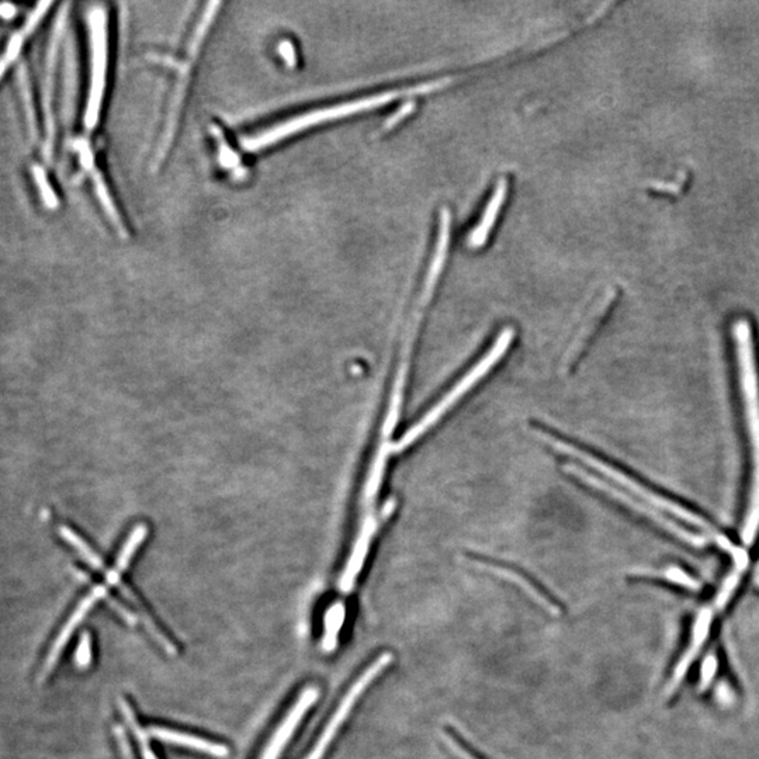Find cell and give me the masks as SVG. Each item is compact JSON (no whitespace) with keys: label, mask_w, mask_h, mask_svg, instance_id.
I'll list each match as a JSON object with an SVG mask.
<instances>
[{"label":"cell","mask_w":759,"mask_h":759,"mask_svg":"<svg viewBox=\"0 0 759 759\" xmlns=\"http://www.w3.org/2000/svg\"><path fill=\"white\" fill-rule=\"evenodd\" d=\"M149 736L154 737L156 740L162 743L173 744V746H184V748H190V750L200 751V753L207 754V755L214 756V758H226L228 756V748L223 744L213 743V741L206 740L201 737L191 736V734L179 733V731L169 730L163 728H149Z\"/></svg>","instance_id":"obj_13"},{"label":"cell","mask_w":759,"mask_h":759,"mask_svg":"<svg viewBox=\"0 0 759 759\" xmlns=\"http://www.w3.org/2000/svg\"><path fill=\"white\" fill-rule=\"evenodd\" d=\"M89 42H91V84L84 127L93 131L101 120L107 79V16L101 6H93L88 13Z\"/></svg>","instance_id":"obj_6"},{"label":"cell","mask_w":759,"mask_h":759,"mask_svg":"<svg viewBox=\"0 0 759 759\" xmlns=\"http://www.w3.org/2000/svg\"><path fill=\"white\" fill-rule=\"evenodd\" d=\"M221 4H218V2L207 4V9L204 10L199 23L194 26L183 58L181 61L169 58V64L176 66V79L171 97H169L165 120H163L161 137H159L155 155H154V168L161 166L168 156L169 151H171L172 144L175 139L176 129H178L179 119H181V110H183L184 99H186V92H188L194 62L198 61L199 52L203 47L201 44H203L204 39L207 37V32L213 26V22L218 14Z\"/></svg>","instance_id":"obj_4"},{"label":"cell","mask_w":759,"mask_h":759,"mask_svg":"<svg viewBox=\"0 0 759 759\" xmlns=\"http://www.w3.org/2000/svg\"><path fill=\"white\" fill-rule=\"evenodd\" d=\"M566 470L567 472H569V474L577 477V479H581L585 484L591 485V487H594L595 490L605 492V494L609 495V497L613 498V499H616L617 502H621L622 505H626V507H629V509H631V511L641 515V516L649 519V522H653V524L657 525V526L663 527V529L666 530V532H668L669 534L678 537V539H681L682 542L688 543L689 546L703 547L704 544H706V539H704L703 536H701L699 534H693V532H689V530L682 529L676 522L669 519V517L666 516V515L659 514V512H657L656 509H653V507H649V505L640 502L639 499H636V498L627 494L626 491H623V490L617 487V485L612 484V482L606 481V480L598 479L596 475L592 474V472H585L584 469H581V467H576V465H567Z\"/></svg>","instance_id":"obj_7"},{"label":"cell","mask_w":759,"mask_h":759,"mask_svg":"<svg viewBox=\"0 0 759 759\" xmlns=\"http://www.w3.org/2000/svg\"><path fill=\"white\" fill-rule=\"evenodd\" d=\"M393 659H394V657H393L392 653L382 654V656L375 659V663H372V666H368V668L363 672L359 678L356 679L355 684L350 686V689L348 691V693H346L345 698L342 699L340 706H338L335 713H333L332 719H331L330 723L327 724V728H323L322 734H321L320 738H318L317 744L313 746L311 753L304 759H322L323 754H325V751L328 750V746H330V744L332 743L336 734L340 731V726L345 723L346 718L349 716L350 711H352V709L355 708L356 702L359 701L360 696H362L363 692L368 688V685H370L375 678H378L380 674H382L387 666H392Z\"/></svg>","instance_id":"obj_8"},{"label":"cell","mask_w":759,"mask_h":759,"mask_svg":"<svg viewBox=\"0 0 759 759\" xmlns=\"http://www.w3.org/2000/svg\"><path fill=\"white\" fill-rule=\"evenodd\" d=\"M692 183H693V172L689 168H684L678 172L674 181L649 184V193L659 199L678 200L688 193Z\"/></svg>","instance_id":"obj_15"},{"label":"cell","mask_w":759,"mask_h":759,"mask_svg":"<svg viewBox=\"0 0 759 759\" xmlns=\"http://www.w3.org/2000/svg\"><path fill=\"white\" fill-rule=\"evenodd\" d=\"M75 661L78 668L86 669L92 663V637L88 631L82 633L79 646L75 654Z\"/></svg>","instance_id":"obj_23"},{"label":"cell","mask_w":759,"mask_h":759,"mask_svg":"<svg viewBox=\"0 0 759 759\" xmlns=\"http://www.w3.org/2000/svg\"><path fill=\"white\" fill-rule=\"evenodd\" d=\"M114 736H116L117 746L120 748L123 759H136L133 750H131V746H129L128 738H127L126 731H124L123 728H119V726H116V728H114Z\"/></svg>","instance_id":"obj_26"},{"label":"cell","mask_w":759,"mask_h":759,"mask_svg":"<svg viewBox=\"0 0 759 759\" xmlns=\"http://www.w3.org/2000/svg\"><path fill=\"white\" fill-rule=\"evenodd\" d=\"M146 536V527L138 526L134 530L127 543L124 544L121 550L120 556L117 559L116 566L111 571L107 572V582L110 585H119L120 582L121 572L128 567L129 561L133 559L134 552L138 549L139 544L143 543Z\"/></svg>","instance_id":"obj_16"},{"label":"cell","mask_w":759,"mask_h":759,"mask_svg":"<svg viewBox=\"0 0 759 759\" xmlns=\"http://www.w3.org/2000/svg\"><path fill=\"white\" fill-rule=\"evenodd\" d=\"M280 56L281 58L285 59L286 64L287 65H295L296 64V52L295 47L293 44L288 41L281 42L280 44Z\"/></svg>","instance_id":"obj_27"},{"label":"cell","mask_w":759,"mask_h":759,"mask_svg":"<svg viewBox=\"0 0 759 759\" xmlns=\"http://www.w3.org/2000/svg\"><path fill=\"white\" fill-rule=\"evenodd\" d=\"M404 94H410L412 96L414 94V89L383 92V93L372 94V96L345 101V103L320 107V109H315V110L290 117L287 120L281 121V123H278L276 126L268 127V128L262 129V131H259V133L253 134V136L245 137L243 139V146L248 152L263 151V149L270 148L275 144L281 143L283 139H287L290 137L296 136V134L303 133L305 129L313 128V127L321 126L323 123H330V121L340 120V119L355 116V114L363 113V111L375 110L378 107L392 103L394 99L404 96Z\"/></svg>","instance_id":"obj_3"},{"label":"cell","mask_w":759,"mask_h":759,"mask_svg":"<svg viewBox=\"0 0 759 759\" xmlns=\"http://www.w3.org/2000/svg\"><path fill=\"white\" fill-rule=\"evenodd\" d=\"M637 577H649V578L664 579L669 584H675L689 591L699 589V582L693 577L688 576L686 572L679 569H666V571H643L637 572Z\"/></svg>","instance_id":"obj_18"},{"label":"cell","mask_w":759,"mask_h":759,"mask_svg":"<svg viewBox=\"0 0 759 759\" xmlns=\"http://www.w3.org/2000/svg\"><path fill=\"white\" fill-rule=\"evenodd\" d=\"M540 435H542V437H544V439L549 440V443L552 447H556V449H559L560 452L571 455L572 457H576V459H579L581 462L591 465L592 469L596 470V472H601L604 477H606V481L612 482V484L622 488L623 491H626L627 494L636 498V499H639L640 502L649 505V507H653V509H656V511L659 512V514L666 515H666H671V516L675 517V519L682 520V522H685V524L691 525V526L698 527L699 530H703L706 534H711V536L714 537V540L718 542V544H720L726 552H736L737 554V552H733V547H731V544L728 543V539L719 536V534H716V530H713V527H711L710 525L703 519V517L693 514V512L688 511V509H685V507L676 504V502L669 501L666 498L656 494V492L651 491L649 488L644 487L643 484H640V482H637L636 480H633L631 477H629V475L622 472L621 470H617L616 467H613V465L607 464V463H605L604 460L596 459L595 455H589V453L578 449V447L574 446L571 443L562 440L561 437H554V435L546 432V430H543V432L540 433Z\"/></svg>","instance_id":"obj_2"},{"label":"cell","mask_w":759,"mask_h":759,"mask_svg":"<svg viewBox=\"0 0 759 759\" xmlns=\"http://www.w3.org/2000/svg\"><path fill=\"white\" fill-rule=\"evenodd\" d=\"M733 336L746 430L750 437L751 462H753L750 498H748L743 527H741V539L746 546H751L759 530V382L755 350H754L753 325L750 320L746 318L737 320L733 325Z\"/></svg>","instance_id":"obj_1"},{"label":"cell","mask_w":759,"mask_h":759,"mask_svg":"<svg viewBox=\"0 0 759 759\" xmlns=\"http://www.w3.org/2000/svg\"><path fill=\"white\" fill-rule=\"evenodd\" d=\"M474 562H477L480 567L487 569V571H491L495 576L501 577L505 581L516 585L517 588L522 589L529 598L534 599L539 606L543 607L547 613L552 614V616H559L560 612H561L560 611L559 605L552 601L549 595L544 594L536 584H534L527 577H525L524 574H520V572L515 571L514 569H509V567L502 566V564L490 561V560L479 559V557H475Z\"/></svg>","instance_id":"obj_11"},{"label":"cell","mask_w":759,"mask_h":759,"mask_svg":"<svg viewBox=\"0 0 759 759\" xmlns=\"http://www.w3.org/2000/svg\"><path fill=\"white\" fill-rule=\"evenodd\" d=\"M415 110V103L414 101H410V103H405L404 106L398 109L395 111L394 116L390 117L387 121H385L384 126H383V131H390V129L394 128L395 126L401 123V121L407 119L408 116L412 114V111Z\"/></svg>","instance_id":"obj_24"},{"label":"cell","mask_w":759,"mask_h":759,"mask_svg":"<svg viewBox=\"0 0 759 759\" xmlns=\"http://www.w3.org/2000/svg\"><path fill=\"white\" fill-rule=\"evenodd\" d=\"M119 704H120L121 713H123L124 719H126L127 723H128L129 728L134 731V736H136L137 740H138L141 751H143L144 759H158L156 758L155 754H154V751L149 748L148 738H146V731H144L143 728H141V726H139L131 706H129L124 699H120Z\"/></svg>","instance_id":"obj_19"},{"label":"cell","mask_w":759,"mask_h":759,"mask_svg":"<svg viewBox=\"0 0 759 759\" xmlns=\"http://www.w3.org/2000/svg\"><path fill=\"white\" fill-rule=\"evenodd\" d=\"M51 6V4H40L36 10H32V13L30 14V19L27 20V23L24 24L22 31L17 32L16 36L12 39L9 47H7V51L4 52L2 58H0V78L4 76V74L6 72V69L9 68L10 64H12V62L16 59V57L19 56L20 49L23 46V41L24 39H26L27 34H30L32 30L36 29L37 24L41 22L42 17L46 16L47 10H49Z\"/></svg>","instance_id":"obj_14"},{"label":"cell","mask_w":759,"mask_h":759,"mask_svg":"<svg viewBox=\"0 0 759 759\" xmlns=\"http://www.w3.org/2000/svg\"><path fill=\"white\" fill-rule=\"evenodd\" d=\"M59 534H61V536H64V539L66 540L69 544H72L75 549L81 552V556L84 557V559L86 560V561H88L93 569H103V562H101V560L99 559V556H97L96 552H94L88 544L84 543V540H82L78 534H74V532L66 526H59Z\"/></svg>","instance_id":"obj_20"},{"label":"cell","mask_w":759,"mask_h":759,"mask_svg":"<svg viewBox=\"0 0 759 759\" xmlns=\"http://www.w3.org/2000/svg\"><path fill=\"white\" fill-rule=\"evenodd\" d=\"M507 178L498 179L497 186H495L494 193L491 199L485 206L482 211L481 218L479 223L475 224L474 228L470 231L467 236V246L470 249H481L487 243L488 236L491 234L495 223H497L498 216L507 200Z\"/></svg>","instance_id":"obj_12"},{"label":"cell","mask_w":759,"mask_h":759,"mask_svg":"<svg viewBox=\"0 0 759 759\" xmlns=\"http://www.w3.org/2000/svg\"><path fill=\"white\" fill-rule=\"evenodd\" d=\"M107 596V588L104 585H97L89 592L88 596H84V599H82L81 604L78 605V607L75 609L74 613L72 616L69 617L68 622L65 623V626L62 627V631H59L58 637H57L56 641L52 644L51 649H49V656H47L46 664L42 666L41 672H40L39 682L46 681L47 676L51 674L52 669L54 666H57L58 663L59 656H61L62 649H65V646L68 644L69 639H71V634L74 633L75 629L78 627V624L84 621V616L89 613L92 607L94 606L96 602L101 601V599L106 598Z\"/></svg>","instance_id":"obj_9"},{"label":"cell","mask_w":759,"mask_h":759,"mask_svg":"<svg viewBox=\"0 0 759 759\" xmlns=\"http://www.w3.org/2000/svg\"><path fill=\"white\" fill-rule=\"evenodd\" d=\"M34 181H36L37 186H39L40 191H41V198L42 200H44V203H46L47 207L56 208V194H54L51 186H49L46 173H44V171H42L41 168H39V166L34 168Z\"/></svg>","instance_id":"obj_22"},{"label":"cell","mask_w":759,"mask_h":759,"mask_svg":"<svg viewBox=\"0 0 759 759\" xmlns=\"http://www.w3.org/2000/svg\"><path fill=\"white\" fill-rule=\"evenodd\" d=\"M442 740L446 743L447 748L455 754V756L459 759H479L477 756L472 755V753H470L469 750H465L464 746L460 744V741L455 737L449 736V734H442Z\"/></svg>","instance_id":"obj_25"},{"label":"cell","mask_w":759,"mask_h":759,"mask_svg":"<svg viewBox=\"0 0 759 759\" xmlns=\"http://www.w3.org/2000/svg\"><path fill=\"white\" fill-rule=\"evenodd\" d=\"M343 622H345V606L340 602H336L333 606L328 609L327 613H325V621H323L325 633H323L322 649L327 653L335 649Z\"/></svg>","instance_id":"obj_17"},{"label":"cell","mask_w":759,"mask_h":759,"mask_svg":"<svg viewBox=\"0 0 759 759\" xmlns=\"http://www.w3.org/2000/svg\"><path fill=\"white\" fill-rule=\"evenodd\" d=\"M20 88H22V93H23L24 107H26L30 129H31L32 137L37 138L36 113H34V106H32L31 92H30L29 88V79H27L26 71H24V69L20 71Z\"/></svg>","instance_id":"obj_21"},{"label":"cell","mask_w":759,"mask_h":759,"mask_svg":"<svg viewBox=\"0 0 759 759\" xmlns=\"http://www.w3.org/2000/svg\"><path fill=\"white\" fill-rule=\"evenodd\" d=\"M716 666H718V663H716V659L709 658L708 663L704 666L703 668V675H702V681L703 684H708L710 681L711 676L714 675V672H716Z\"/></svg>","instance_id":"obj_28"},{"label":"cell","mask_w":759,"mask_h":759,"mask_svg":"<svg viewBox=\"0 0 759 759\" xmlns=\"http://www.w3.org/2000/svg\"><path fill=\"white\" fill-rule=\"evenodd\" d=\"M317 698V689L308 688L301 693L295 706L291 708L285 720L280 724V728L273 734L272 740L269 741L265 753L260 759H278V756L285 750V746H287L291 736L295 734L298 724L303 720L304 714L307 713L308 709L315 703Z\"/></svg>","instance_id":"obj_10"},{"label":"cell","mask_w":759,"mask_h":759,"mask_svg":"<svg viewBox=\"0 0 759 759\" xmlns=\"http://www.w3.org/2000/svg\"><path fill=\"white\" fill-rule=\"evenodd\" d=\"M512 340H514V331L507 328L501 335L498 336V340L492 345L491 350H488L487 355L429 412H427V415L419 422H417L408 432H405L404 437H401L400 443H398L397 449L405 450L410 445H414L433 425L439 422L440 418L446 414L447 410H452L453 405L457 401L462 400L463 395L465 393H469L499 362L502 356L507 353V348L511 345Z\"/></svg>","instance_id":"obj_5"}]
</instances>
